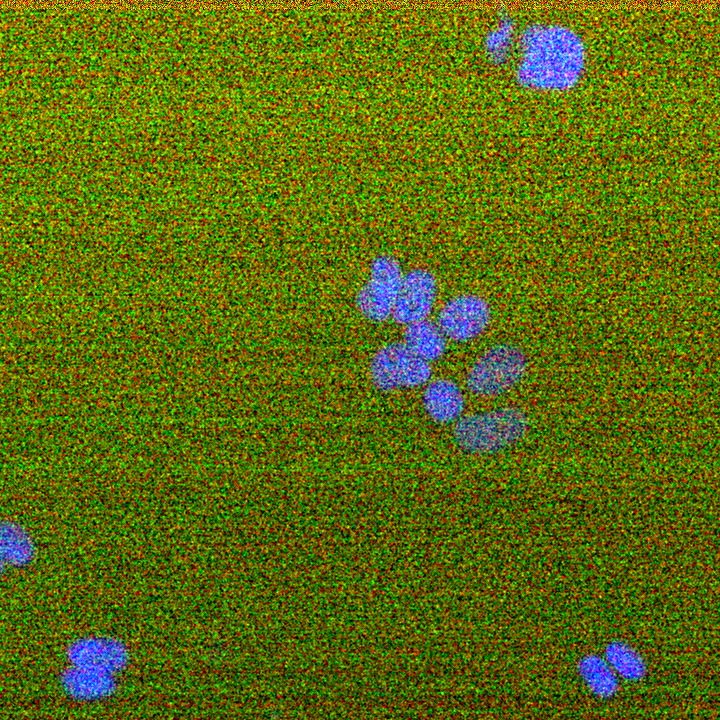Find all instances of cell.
Instances as JSON below:
<instances>
[{
  "label": "cell",
  "instance_id": "1",
  "mask_svg": "<svg viewBox=\"0 0 720 720\" xmlns=\"http://www.w3.org/2000/svg\"><path fill=\"white\" fill-rule=\"evenodd\" d=\"M515 80L539 91H567L583 76L587 50L581 35L562 23L533 22L518 38Z\"/></svg>",
  "mask_w": 720,
  "mask_h": 720
},
{
  "label": "cell",
  "instance_id": "2",
  "mask_svg": "<svg viewBox=\"0 0 720 720\" xmlns=\"http://www.w3.org/2000/svg\"><path fill=\"white\" fill-rule=\"evenodd\" d=\"M530 427L527 413L504 406L463 415L453 427L455 445L469 455H491L522 440Z\"/></svg>",
  "mask_w": 720,
  "mask_h": 720
},
{
  "label": "cell",
  "instance_id": "3",
  "mask_svg": "<svg viewBox=\"0 0 720 720\" xmlns=\"http://www.w3.org/2000/svg\"><path fill=\"white\" fill-rule=\"evenodd\" d=\"M529 361L525 351L508 342L486 348L470 365L465 376L469 393L492 398L504 395L525 378Z\"/></svg>",
  "mask_w": 720,
  "mask_h": 720
},
{
  "label": "cell",
  "instance_id": "4",
  "mask_svg": "<svg viewBox=\"0 0 720 720\" xmlns=\"http://www.w3.org/2000/svg\"><path fill=\"white\" fill-rule=\"evenodd\" d=\"M368 374L373 388L381 393L424 387L432 378L431 364L415 356L402 341L379 347L372 355Z\"/></svg>",
  "mask_w": 720,
  "mask_h": 720
},
{
  "label": "cell",
  "instance_id": "5",
  "mask_svg": "<svg viewBox=\"0 0 720 720\" xmlns=\"http://www.w3.org/2000/svg\"><path fill=\"white\" fill-rule=\"evenodd\" d=\"M404 274L395 256L387 253L376 255L370 263L368 279L355 294L357 312L373 324L391 319Z\"/></svg>",
  "mask_w": 720,
  "mask_h": 720
},
{
  "label": "cell",
  "instance_id": "6",
  "mask_svg": "<svg viewBox=\"0 0 720 720\" xmlns=\"http://www.w3.org/2000/svg\"><path fill=\"white\" fill-rule=\"evenodd\" d=\"M492 316V307L485 297L466 292L446 300L437 313L436 323L448 341L465 344L489 329Z\"/></svg>",
  "mask_w": 720,
  "mask_h": 720
},
{
  "label": "cell",
  "instance_id": "7",
  "mask_svg": "<svg viewBox=\"0 0 720 720\" xmlns=\"http://www.w3.org/2000/svg\"><path fill=\"white\" fill-rule=\"evenodd\" d=\"M68 665L118 675L131 663V650L120 637L90 634L71 640L64 649Z\"/></svg>",
  "mask_w": 720,
  "mask_h": 720
},
{
  "label": "cell",
  "instance_id": "8",
  "mask_svg": "<svg viewBox=\"0 0 720 720\" xmlns=\"http://www.w3.org/2000/svg\"><path fill=\"white\" fill-rule=\"evenodd\" d=\"M438 295L435 274L424 267H415L404 274L402 286L391 319L400 326L427 319Z\"/></svg>",
  "mask_w": 720,
  "mask_h": 720
},
{
  "label": "cell",
  "instance_id": "9",
  "mask_svg": "<svg viewBox=\"0 0 720 720\" xmlns=\"http://www.w3.org/2000/svg\"><path fill=\"white\" fill-rule=\"evenodd\" d=\"M58 685L68 699L79 703L106 701L119 689L116 675L71 665L60 671Z\"/></svg>",
  "mask_w": 720,
  "mask_h": 720
},
{
  "label": "cell",
  "instance_id": "10",
  "mask_svg": "<svg viewBox=\"0 0 720 720\" xmlns=\"http://www.w3.org/2000/svg\"><path fill=\"white\" fill-rule=\"evenodd\" d=\"M421 403L428 418L440 425L456 423L466 407L461 386L447 377L430 380L424 386Z\"/></svg>",
  "mask_w": 720,
  "mask_h": 720
},
{
  "label": "cell",
  "instance_id": "11",
  "mask_svg": "<svg viewBox=\"0 0 720 720\" xmlns=\"http://www.w3.org/2000/svg\"><path fill=\"white\" fill-rule=\"evenodd\" d=\"M37 557L34 537L19 521L0 519V561L12 568L31 566Z\"/></svg>",
  "mask_w": 720,
  "mask_h": 720
},
{
  "label": "cell",
  "instance_id": "12",
  "mask_svg": "<svg viewBox=\"0 0 720 720\" xmlns=\"http://www.w3.org/2000/svg\"><path fill=\"white\" fill-rule=\"evenodd\" d=\"M575 669L587 691L596 699L608 701L618 695L620 680L602 655L582 654Z\"/></svg>",
  "mask_w": 720,
  "mask_h": 720
},
{
  "label": "cell",
  "instance_id": "13",
  "mask_svg": "<svg viewBox=\"0 0 720 720\" xmlns=\"http://www.w3.org/2000/svg\"><path fill=\"white\" fill-rule=\"evenodd\" d=\"M404 345L418 358L431 364L440 361L448 349V340L436 321L429 318L404 326Z\"/></svg>",
  "mask_w": 720,
  "mask_h": 720
},
{
  "label": "cell",
  "instance_id": "14",
  "mask_svg": "<svg viewBox=\"0 0 720 720\" xmlns=\"http://www.w3.org/2000/svg\"><path fill=\"white\" fill-rule=\"evenodd\" d=\"M619 679L629 683L643 681L648 674L644 656L629 642L612 639L607 642L602 655Z\"/></svg>",
  "mask_w": 720,
  "mask_h": 720
},
{
  "label": "cell",
  "instance_id": "15",
  "mask_svg": "<svg viewBox=\"0 0 720 720\" xmlns=\"http://www.w3.org/2000/svg\"><path fill=\"white\" fill-rule=\"evenodd\" d=\"M514 32V19L503 12L500 15L498 24L487 32L484 39V49L492 63L500 65L506 62L511 50Z\"/></svg>",
  "mask_w": 720,
  "mask_h": 720
},
{
  "label": "cell",
  "instance_id": "16",
  "mask_svg": "<svg viewBox=\"0 0 720 720\" xmlns=\"http://www.w3.org/2000/svg\"><path fill=\"white\" fill-rule=\"evenodd\" d=\"M6 566L0 561V577L5 573Z\"/></svg>",
  "mask_w": 720,
  "mask_h": 720
}]
</instances>
